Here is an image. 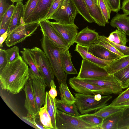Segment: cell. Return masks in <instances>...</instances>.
Masks as SVG:
<instances>
[{
    "mask_svg": "<svg viewBox=\"0 0 129 129\" xmlns=\"http://www.w3.org/2000/svg\"><path fill=\"white\" fill-rule=\"evenodd\" d=\"M29 77L28 66L21 56L8 62L0 71L1 86L5 90L17 94L23 89Z\"/></svg>",
    "mask_w": 129,
    "mask_h": 129,
    "instance_id": "1",
    "label": "cell"
},
{
    "mask_svg": "<svg viewBox=\"0 0 129 129\" xmlns=\"http://www.w3.org/2000/svg\"><path fill=\"white\" fill-rule=\"evenodd\" d=\"M40 41L42 48L49 60L59 85L63 83L67 85L68 75L63 69L61 56V51L66 48L59 47L43 34Z\"/></svg>",
    "mask_w": 129,
    "mask_h": 129,
    "instance_id": "2",
    "label": "cell"
},
{
    "mask_svg": "<svg viewBox=\"0 0 129 129\" xmlns=\"http://www.w3.org/2000/svg\"><path fill=\"white\" fill-rule=\"evenodd\" d=\"M76 99L75 104L78 110L82 114L97 111L107 105V102L112 98L109 95L102 96L99 101L94 98V95L74 93Z\"/></svg>",
    "mask_w": 129,
    "mask_h": 129,
    "instance_id": "3",
    "label": "cell"
},
{
    "mask_svg": "<svg viewBox=\"0 0 129 129\" xmlns=\"http://www.w3.org/2000/svg\"><path fill=\"white\" fill-rule=\"evenodd\" d=\"M57 129H101L100 126L89 123L77 116L57 109L56 117Z\"/></svg>",
    "mask_w": 129,
    "mask_h": 129,
    "instance_id": "4",
    "label": "cell"
},
{
    "mask_svg": "<svg viewBox=\"0 0 129 129\" xmlns=\"http://www.w3.org/2000/svg\"><path fill=\"white\" fill-rule=\"evenodd\" d=\"M40 73L48 87L55 76L49 60L43 50L37 47L30 49Z\"/></svg>",
    "mask_w": 129,
    "mask_h": 129,
    "instance_id": "5",
    "label": "cell"
},
{
    "mask_svg": "<svg viewBox=\"0 0 129 129\" xmlns=\"http://www.w3.org/2000/svg\"><path fill=\"white\" fill-rule=\"evenodd\" d=\"M69 83L76 92L80 93L93 95L99 93L104 95L114 94L113 90L110 88L85 82L77 77L70 78Z\"/></svg>",
    "mask_w": 129,
    "mask_h": 129,
    "instance_id": "6",
    "label": "cell"
},
{
    "mask_svg": "<svg viewBox=\"0 0 129 129\" xmlns=\"http://www.w3.org/2000/svg\"><path fill=\"white\" fill-rule=\"evenodd\" d=\"M39 26V22L20 24L8 36L5 41L6 45L10 47L22 42L31 36Z\"/></svg>",
    "mask_w": 129,
    "mask_h": 129,
    "instance_id": "7",
    "label": "cell"
},
{
    "mask_svg": "<svg viewBox=\"0 0 129 129\" xmlns=\"http://www.w3.org/2000/svg\"><path fill=\"white\" fill-rule=\"evenodd\" d=\"M78 13L72 0H64L63 4L50 19L62 24H73Z\"/></svg>",
    "mask_w": 129,
    "mask_h": 129,
    "instance_id": "8",
    "label": "cell"
},
{
    "mask_svg": "<svg viewBox=\"0 0 129 129\" xmlns=\"http://www.w3.org/2000/svg\"><path fill=\"white\" fill-rule=\"evenodd\" d=\"M105 69L84 59L77 77L80 79L99 78L108 75Z\"/></svg>",
    "mask_w": 129,
    "mask_h": 129,
    "instance_id": "9",
    "label": "cell"
},
{
    "mask_svg": "<svg viewBox=\"0 0 129 129\" xmlns=\"http://www.w3.org/2000/svg\"><path fill=\"white\" fill-rule=\"evenodd\" d=\"M49 22L58 33L62 39L70 47L73 45L78 33V27L75 24H68L56 22Z\"/></svg>",
    "mask_w": 129,
    "mask_h": 129,
    "instance_id": "10",
    "label": "cell"
},
{
    "mask_svg": "<svg viewBox=\"0 0 129 129\" xmlns=\"http://www.w3.org/2000/svg\"><path fill=\"white\" fill-rule=\"evenodd\" d=\"M29 74L39 112L45 103V89L47 85L42 77L35 76L29 72Z\"/></svg>",
    "mask_w": 129,
    "mask_h": 129,
    "instance_id": "11",
    "label": "cell"
},
{
    "mask_svg": "<svg viewBox=\"0 0 129 129\" xmlns=\"http://www.w3.org/2000/svg\"><path fill=\"white\" fill-rule=\"evenodd\" d=\"M85 82L93 84L102 87L110 88L114 94H119L123 89L113 74L95 78L81 79Z\"/></svg>",
    "mask_w": 129,
    "mask_h": 129,
    "instance_id": "12",
    "label": "cell"
},
{
    "mask_svg": "<svg viewBox=\"0 0 129 129\" xmlns=\"http://www.w3.org/2000/svg\"><path fill=\"white\" fill-rule=\"evenodd\" d=\"M23 89L25 95L24 106L27 111L26 116L36 118L39 115L38 111L30 77Z\"/></svg>",
    "mask_w": 129,
    "mask_h": 129,
    "instance_id": "13",
    "label": "cell"
},
{
    "mask_svg": "<svg viewBox=\"0 0 129 129\" xmlns=\"http://www.w3.org/2000/svg\"><path fill=\"white\" fill-rule=\"evenodd\" d=\"M99 36L95 29H91L87 26L78 33L74 43L87 47L99 44Z\"/></svg>",
    "mask_w": 129,
    "mask_h": 129,
    "instance_id": "14",
    "label": "cell"
},
{
    "mask_svg": "<svg viewBox=\"0 0 129 129\" xmlns=\"http://www.w3.org/2000/svg\"><path fill=\"white\" fill-rule=\"evenodd\" d=\"M39 25L43 35L47 37L59 47L69 49L70 47L50 24L48 20H45L40 21Z\"/></svg>",
    "mask_w": 129,
    "mask_h": 129,
    "instance_id": "15",
    "label": "cell"
},
{
    "mask_svg": "<svg viewBox=\"0 0 129 129\" xmlns=\"http://www.w3.org/2000/svg\"><path fill=\"white\" fill-rule=\"evenodd\" d=\"M54 0H39L33 12L25 22V24L39 22L44 20Z\"/></svg>",
    "mask_w": 129,
    "mask_h": 129,
    "instance_id": "16",
    "label": "cell"
},
{
    "mask_svg": "<svg viewBox=\"0 0 129 129\" xmlns=\"http://www.w3.org/2000/svg\"><path fill=\"white\" fill-rule=\"evenodd\" d=\"M88 51L96 57L104 60H114L121 57L99 44L88 47Z\"/></svg>",
    "mask_w": 129,
    "mask_h": 129,
    "instance_id": "17",
    "label": "cell"
},
{
    "mask_svg": "<svg viewBox=\"0 0 129 129\" xmlns=\"http://www.w3.org/2000/svg\"><path fill=\"white\" fill-rule=\"evenodd\" d=\"M75 51L78 52L83 59H85L104 68L114 60H106L97 57L88 52V47L83 46L77 44Z\"/></svg>",
    "mask_w": 129,
    "mask_h": 129,
    "instance_id": "18",
    "label": "cell"
},
{
    "mask_svg": "<svg viewBox=\"0 0 129 129\" xmlns=\"http://www.w3.org/2000/svg\"><path fill=\"white\" fill-rule=\"evenodd\" d=\"M16 8L11 20L8 31V36L20 24H25L23 19L24 5L22 2L16 3Z\"/></svg>",
    "mask_w": 129,
    "mask_h": 129,
    "instance_id": "19",
    "label": "cell"
},
{
    "mask_svg": "<svg viewBox=\"0 0 129 129\" xmlns=\"http://www.w3.org/2000/svg\"><path fill=\"white\" fill-rule=\"evenodd\" d=\"M89 13L95 22L100 26H105L106 23L98 5L93 0H84Z\"/></svg>",
    "mask_w": 129,
    "mask_h": 129,
    "instance_id": "20",
    "label": "cell"
},
{
    "mask_svg": "<svg viewBox=\"0 0 129 129\" xmlns=\"http://www.w3.org/2000/svg\"><path fill=\"white\" fill-rule=\"evenodd\" d=\"M110 24L129 36V17L128 15L117 13L111 20Z\"/></svg>",
    "mask_w": 129,
    "mask_h": 129,
    "instance_id": "21",
    "label": "cell"
},
{
    "mask_svg": "<svg viewBox=\"0 0 129 129\" xmlns=\"http://www.w3.org/2000/svg\"><path fill=\"white\" fill-rule=\"evenodd\" d=\"M68 49H64L61 53V62L63 69L65 73L69 74H78L71 61L72 55Z\"/></svg>",
    "mask_w": 129,
    "mask_h": 129,
    "instance_id": "22",
    "label": "cell"
},
{
    "mask_svg": "<svg viewBox=\"0 0 129 129\" xmlns=\"http://www.w3.org/2000/svg\"><path fill=\"white\" fill-rule=\"evenodd\" d=\"M22 57L25 62L29 66V72L33 75L39 77L41 76L36 66L34 57L31 53L30 49L23 48L21 51Z\"/></svg>",
    "mask_w": 129,
    "mask_h": 129,
    "instance_id": "23",
    "label": "cell"
},
{
    "mask_svg": "<svg viewBox=\"0 0 129 129\" xmlns=\"http://www.w3.org/2000/svg\"><path fill=\"white\" fill-rule=\"evenodd\" d=\"M129 65V56H125L112 61L104 68L109 74H113Z\"/></svg>",
    "mask_w": 129,
    "mask_h": 129,
    "instance_id": "24",
    "label": "cell"
},
{
    "mask_svg": "<svg viewBox=\"0 0 129 129\" xmlns=\"http://www.w3.org/2000/svg\"><path fill=\"white\" fill-rule=\"evenodd\" d=\"M56 106L57 109L70 115L78 116L81 115L78 111V109L75 103L68 104L64 102L61 99H54Z\"/></svg>",
    "mask_w": 129,
    "mask_h": 129,
    "instance_id": "25",
    "label": "cell"
},
{
    "mask_svg": "<svg viewBox=\"0 0 129 129\" xmlns=\"http://www.w3.org/2000/svg\"><path fill=\"white\" fill-rule=\"evenodd\" d=\"M47 107V110L51 119L52 123L54 129H57L56 120V110L54 99L50 97L48 91L46 92L45 103Z\"/></svg>",
    "mask_w": 129,
    "mask_h": 129,
    "instance_id": "26",
    "label": "cell"
},
{
    "mask_svg": "<svg viewBox=\"0 0 129 129\" xmlns=\"http://www.w3.org/2000/svg\"><path fill=\"white\" fill-rule=\"evenodd\" d=\"M122 111L116 113L105 119L101 126V129H117Z\"/></svg>",
    "mask_w": 129,
    "mask_h": 129,
    "instance_id": "27",
    "label": "cell"
},
{
    "mask_svg": "<svg viewBox=\"0 0 129 129\" xmlns=\"http://www.w3.org/2000/svg\"><path fill=\"white\" fill-rule=\"evenodd\" d=\"M113 75L123 89L129 86V65Z\"/></svg>",
    "mask_w": 129,
    "mask_h": 129,
    "instance_id": "28",
    "label": "cell"
},
{
    "mask_svg": "<svg viewBox=\"0 0 129 129\" xmlns=\"http://www.w3.org/2000/svg\"><path fill=\"white\" fill-rule=\"evenodd\" d=\"M78 13L87 22L91 23L94 21L90 16L84 0H72Z\"/></svg>",
    "mask_w": 129,
    "mask_h": 129,
    "instance_id": "29",
    "label": "cell"
},
{
    "mask_svg": "<svg viewBox=\"0 0 129 129\" xmlns=\"http://www.w3.org/2000/svg\"><path fill=\"white\" fill-rule=\"evenodd\" d=\"M59 91L61 99L64 102L70 104L75 103V97L72 94L67 85L61 83L59 85Z\"/></svg>",
    "mask_w": 129,
    "mask_h": 129,
    "instance_id": "30",
    "label": "cell"
},
{
    "mask_svg": "<svg viewBox=\"0 0 129 129\" xmlns=\"http://www.w3.org/2000/svg\"><path fill=\"white\" fill-rule=\"evenodd\" d=\"M40 121L45 129H54L51 119L47 110V107L45 103L38 112Z\"/></svg>",
    "mask_w": 129,
    "mask_h": 129,
    "instance_id": "31",
    "label": "cell"
},
{
    "mask_svg": "<svg viewBox=\"0 0 129 129\" xmlns=\"http://www.w3.org/2000/svg\"><path fill=\"white\" fill-rule=\"evenodd\" d=\"M124 109L118 108L115 106L107 105L93 113L100 116L104 120L108 117L116 113L122 111Z\"/></svg>",
    "mask_w": 129,
    "mask_h": 129,
    "instance_id": "32",
    "label": "cell"
},
{
    "mask_svg": "<svg viewBox=\"0 0 129 129\" xmlns=\"http://www.w3.org/2000/svg\"><path fill=\"white\" fill-rule=\"evenodd\" d=\"M126 35L123 31L117 29L111 33L107 38L110 41L126 46L127 42Z\"/></svg>",
    "mask_w": 129,
    "mask_h": 129,
    "instance_id": "33",
    "label": "cell"
},
{
    "mask_svg": "<svg viewBox=\"0 0 129 129\" xmlns=\"http://www.w3.org/2000/svg\"><path fill=\"white\" fill-rule=\"evenodd\" d=\"M98 5L101 12L106 23H108L109 20L110 18V15L112 8L108 0H97Z\"/></svg>",
    "mask_w": 129,
    "mask_h": 129,
    "instance_id": "34",
    "label": "cell"
},
{
    "mask_svg": "<svg viewBox=\"0 0 129 129\" xmlns=\"http://www.w3.org/2000/svg\"><path fill=\"white\" fill-rule=\"evenodd\" d=\"M39 1V0H28L25 4L24 5L23 19L24 22L31 15Z\"/></svg>",
    "mask_w": 129,
    "mask_h": 129,
    "instance_id": "35",
    "label": "cell"
},
{
    "mask_svg": "<svg viewBox=\"0 0 129 129\" xmlns=\"http://www.w3.org/2000/svg\"><path fill=\"white\" fill-rule=\"evenodd\" d=\"M85 121L91 124L100 126L104 119L93 113L86 114L77 116Z\"/></svg>",
    "mask_w": 129,
    "mask_h": 129,
    "instance_id": "36",
    "label": "cell"
},
{
    "mask_svg": "<svg viewBox=\"0 0 129 129\" xmlns=\"http://www.w3.org/2000/svg\"><path fill=\"white\" fill-rule=\"evenodd\" d=\"M129 127V107L124 109L118 123L117 129H127Z\"/></svg>",
    "mask_w": 129,
    "mask_h": 129,
    "instance_id": "37",
    "label": "cell"
},
{
    "mask_svg": "<svg viewBox=\"0 0 129 129\" xmlns=\"http://www.w3.org/2000/svg\"><path fill=\"white\" fill-rule=\"evenodd\" d=\"M129 101V88L123 91L109 105L116 106L122 103Z\"/></svg>",
    "mask_w": 129,
    "mask_h": 129,
    "instance_id": "38",
    "label": "cell"
},
{
    "mask_svg": "<svg viewBox=\"0 0 129 129\" xmlns=\"http://www.w3.org/2000/svg\"><path fill=\"white\" fill-rule=\"evenodd\" d=\"M105 36H99V39L100 41L99 44L104 47L111 51L115 53L120 57L125 56L120 52L115 47L109 43L106 39Z\"/></svg>",
    "mask_w": 129,
    "mask_h": 129,
    "instance_id": "39",
    "label": "cell"
},
{
    "mask_svg": "<svg viewBox=\"0 0 129 129\" xmlns=\"http://www.w3.org/2000/svg\"><path fill=\"white\" fill-rule=\"evenodd\" d=\"M19 47L16 46H14L6 50L8 62H13L20 57L19 54Z\"/></svg>",
    "mask_w": 129,
    "mask_h": 129,
    "instance_id": "40",
    "label": "cell"
},
{
    "mask_svg": "<svg viewBox=\"0 0 129 129\" xmlns=\"http://www.w3.org/2000/svg\"><path fill=\"white\" fill-rule=\"evenodd\" d=\"M15 8L16 6L12 4L5 13L1 21L0 22V28L3 27L5 24L11 19Z\"/></svg>",
    "mask_w": 129,
    "mask_h": 129,
    "instance_id": "41",
    "label": "cell"
},
{
    "mask_svg": "<svg viewBox=\"0 0 129 129\" xmlns=\"http://www.w3.org/2000/svg\"><path fill=\"white\" fill-rule=\"evenodd\" d=\"M64 0H54L47 15L44 20L50 19L51 16L63 4Z\"/></svg>",
    "mask_w": 129,
    "mask_h": 129,
    "instance_id": "42",
    "label": "cell"
},
{
    "mask_svg": "<svg viewBox=\"0 0 129 129\" xmlns=\"http://www.w3.org/2000/svg\"><path fill=\"white\" fill-rule=\"evenodd\" d=\"M23 118L32 124L35 128L37 129H45L40 121L39 115L36 118H33L27 116L23 117Z\"/></svg>",
    "mask_w": 129,
    "mask_h": 129,
    "instance_id": "43",
    "label": "cell"
},
{
    "mask_svg": "<svg viewBox=\"0 0 129 129\" xmlns=\"http://www.w3.org/2000/svg\"><path fill=\"white\" fill-rule=\"evenodd\" d=\"M105 38L107 41L115 47L120 52L125 56H129V47L110 41L107 39V37L105 36Z\"/></svg>",
    "mask_w": 129,
    "mask_h": 129,
    "instance_id": "44",
    "label": "cell"
},
{
    "mask_svg": "<svg viewBox=\"0 0 129 129\" xmlns=\"http://www.w3.org/2000/svg\"><path fill=\"white\" fill-rule=\"evenodd\" d=\"M8 63L7 53L4 49H0V71H1Z\"/></svg>",
    "mask_w": 129,
    "mask_h": 129,
    "instance_id": "45",
    "label": "cell"
},
{
    "mask_svg": "<svg viewBox=\"0 0 129 129\" xmlns=\"http://www.w3.org/2000/svg\"><path fill=\"white\" fill-rule=\"evenodd\" d=\"M11 5L9 4L7 0H0V22L4 14Z\"/></svg>",
    "mask_w": 129,
    "mask_h": 129,
    "instance_id": "46",
    "label": "cell"
},
{
    "mask_svg": "<svg viewBox=\"0 0 129 129\" xmlns=\"http://www.w3.org/2000/svg\"><path fill=\"white\" fill-rule=\"evenodd\" d=\"M112 8V11L116 13L120 10L121 0H108Z\"/></svg>",
    "mask_w": 129,
    "mask_h": 129,
    "instance_id": "47",
    "label": "cell"
},
{
    "mask_svg": "<svg viewBox=\"0 0 129 129\" xmlns=\"http://www.w3.org/2000/svg\"><path fill=\"white\" fill-rule=\"evenodd\" d=\"M50 89L48 92L50 96L53 99H54L57 96V92L56 89V86L54 80H52L50 82Z\"/></svg>",
    "mask_w": 129,
    "mask_h": 129,
    "instance_id": "48",
    "label": "cell"
},
{
    "mask_svg": "<svg viewBox=\"0 0 129 129\" xmlns=\"http://www.w3.org/2000/svg\"><path fill=\"white\" fill-rule=\"evenodd\" d=\"M121 9L124 13L129 15V0H123Z\"/></svg>",
    "mask_w": 129,
    "mask_h": 129,
    "instance_id": "49",
    "label": "cell"
},
{
    "mask_svg": "<svg viewBox=\"0 0 129 129\" xmlns=\"http://www.w3.org/2000/svg\"><path fill=\"white\" fill-rule=\"evenodd\" d=\"M11 19L9 20L2 27L0 28V36L8 31L9 28Z\"/></svg>",
    "mask_w": 129,
    "mask_h": 129,
    "instance_id": "50",
    "label": "cell"
},
{
    "mask_svg": "<svg viewBox=\"0 0 129 129\" xmlns=\"http://www.w3.org/2000/svg\"><path fill=\"white\" fill-rule=\"evenodd\" d=\"M8 36V31H7L0 36V46L1 47L3 46V42L5 41Z\"/></svg>",
    "mask_w": 129,
    "mask_h": 129,
    "instance_id": "51",
    "label": "cell"
},
{
    "mask_svg": "<svg viewBox=\"0 0 129 129\" xmlns=\"http://www.w3.org/2000/svg\"><path fill=\"white\" fill-rule=\"evenodd\" d=\"M115 106L123 109L129 107V101L122 103Z\"/></svg>",
    "mask_w": 129,
    "mask_h": 129,
    "instance_id": "52",
    "label": "cell"
},
{
    "mask_svg": "<svg viewBox=\"0 0 129 129\" xmlns=\"http://www.w3.org/2000/svg\"><path fill=\"white\" fill-rule=\"evenodd\" d=\"M102 98L101 95L99 93H98L94 95V98L97 101L100 100Z\"/></svg>",
    "mask_w": 129,
    "mask_h": 129,
    "instance_id": "53",
    "label": "cell"
},
{
    "mask_svg": "<svg viewBox=\"0 0 129 129\" xmlns=\"http://www.w3.org/2000/svg\"><path fill=\"white\" fill-rule=\"evenodd\" d=\"M13 3L17 2H21L23 0H10Z\"/></svg>",
    "mask_w": 129,
    "mask_h": 129,
    "instance_id": "54",
    "label": "cell"
},
{
    "mask_svg": "<svg viewBox=\"0 0 129 129\" xmlns=\"http://www.w3.org/2000/svg\"><path fill=\"white\" fill-rule=\"evenodd\" d=\"M94 2L97 4V0H93Z\"/></svg>",
    "mask_w": 129,
    "mask_h": 129,
    "instance_id": "55",
    "label": "cell"
}]
</instances>
